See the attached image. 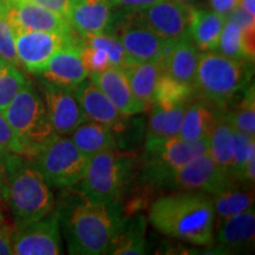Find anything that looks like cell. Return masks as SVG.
I'll list each match as a JSON object with an SVG mask.
<instances>
[{
  "instance_id": "cell-1",
  "label": "cell",
  "mask_w": 255,
  "mask_h": 255,
  "mask_svg": "<svg viewBox=\"0 0 255 255\" xmlns=\"http://www.w3.org/2000/svg\"><path fill=\"white\" fill-rule=\"evenodd\" d=\"M55 209L70 254H107L122 218L121 203L95 200L73 186L63 188Z\"/></svg>"
},
{
  "instance_id": "cell-33",
  "label": "cell",
  "mask_w": 255,
  "mask_h": 255,
  "mask_svg": "<svg viewBox=\"0 0 255 255\" xmlns=\"http://www.w3.org/2000/svg\"><path fill=\"white\" fill-rule=\"evenodd\" d=\"M79 38L87 45L102 47L107 51L110 59V65L114 68L124 69L130 63H132L121 41L111 34H92V36H79Z\"/></svg>"
},
{
  "instance_id": "cell-15",
  "label": "cell",
  "mask_w": 255,
  "mask_h": 255,
  "mask_svg": "<svg viewBox=\"0 0 255 255\" xmlns=\"http://www.w3.org/2000/svg\"><path fill=\"white\" fill-rule=\"evenodd\" d=\"M49 120L58 136L70 135L87 117L83 114L72 89L63 88L40 78Z\"/></svg>"
},
{
  "instance_id": "cell-17",
  "label": "cell",
  "mask_w": 255,
  "mask_h": 255,
  "mask_svg": "<svg viewBox=\"0 0 255 255\" xmlns=\"http://www.w3.org/2000/svg\"><path fill=\"white\" fill-rule=\"evenodd\" d=\"M117 9L105 0H73L68 21L78 36L110 34Z\"/></svg>"
},
{
  "instance_id": "cell-14",
  "label": "cell",
  "mask_w": 255,
  "mask_h": 255,
  "mask_svg": "<svg viewBox=\"0 0 255 255\" xmlns=\"http://www.w3.org/2000/svg\"><path fill=\"white\" fill-rule=\"evenodd\" d=\"M78 34L62 36L44 31H23L15 33V51L20 66L33 75H39L51 57Z\"/></svg>"
},
{
  "instance_id": "cell-44",
  "label": "cell",
  "mask_w": 255,
  "mask_h": 255,
  "mask_svg": "<svg viewBox=\"0 0 255 255\" xmlns=\"http://www.w3.org/2000/svg\"><path fill=\"white\" fill-rule=\"evenodd\" d=\"M5 184L4 178L0 174V220H4V203H5Z\"/></svg>"
},
{
  "instance_id": "cell-4",
  "label": "cell",
  "mask_w": 255,
  "mask_h": 255,
  "mask_svg": "<svg viewBox=\"0 0 255 255\" xmlns=\"http://www.w3.org/2000/svg\"><path fill=\"white\" fill-rule=\"evenodd\" d=\"M254 63L233 59L216 51L201 52L193 89L196 98L225 108L252 83Z\"/></svg>"
},
{
  "instance_id": "cell-21",
  "label": "cell",
  "mask_w": 255,
  "mask_h": 255,
  "mask_svg": "<svg viewBox=\"0 0 255 255\" xmlns=\"http://www.w3.org/2000/svg\"><path fill=\"white\" fill-rule=\"evenodd\" d=\"M222 111L223 107L221 105L203 98H193L184 110L182 124L177 136L187 141L208 139Z\"/></svg>"
},
{
  "instance_id": "cell-5",
  "label": "cell",
  "mask_w": 255,
  "mask_h": 255,
  "mask_svg": "<svg viewBox=\"0 0 255 255\" xmlns=\"http://www.w3.org/2000/svg\"><path fill=\"white\" fill-rule=\"evenodd\" d=\"M139 161L132 152L114 149L89 158L81 189L95 200L119 202L135 183Z\"/></svg>"
},
{
  "instance_id": "cell-30",
  "label": "cell",
  "mask_w": 255,
  "mask_h": 255,
  "mask_svg": "<svg viewBox=\"0 0 255 255\" xmlns=\"http://www.w3.org/2000/svg\"><path fill=\"white\" fill-rule=\"evenodd\" d=\"M229 107V105H227ZM225 117L233 129L255 136V90L254 83L252 82L245 91L239 96V101L231 107L223 108Z\"/></svg>"
},
{
  "instance_id": "cell-3",
  "label": "cell",
  "mask_w": 255,
  "mask_h": 255,
  "mask_svg": "<svg viewBox=\"0 0 255 255\" xmlns=\"http://www.w3.org/2000/svg\"><path fill=\"white\" fill-rule=\"evenodd\" d=\"M0 165L4 168L5 200L15 228L37 221L55 209V195L32 159L11 154L2 158Z\"/></svg>"
},
{
  "instance_id": "cell-29",
  "label": "cell",
  "mask_w": 255,
  "mask_h": 255,
  "mask_svg": "<svg viewBox=\"0 0 255 255\" xmlns=\"http://www.w3.org/2000/svg\"><path fill=\"white\" fill-rule=\"evenodd\" d=\"M233 142L234 129L226 120L223 110L208 138V154L220 167L228 170L229 173L233 159Z\"/></svg>"
},
{
  "instance_id": "cell-41",
  "label": "cell",
  "mask_w": 255,
  "mask_h": 255,
  "mask_svg": "<svg viewBox=\"0 0 255 255\" xmlns=\"http://www.w3.org/2000/svg\"><path fill=\"white\" fill-rule=\"evenodd\" d=\"M13 254L12 250V233L5 223V220H0V255Z\"/></svg>"
},
{
  "instance_id": "cell-6",
  "label": "cell",
  "mask_w": 255,
  "mask_h": 255,
  "mask_svg": "<svg viewBox=\"0 0 255 255\" xmlns=\"http://www.w3.org/2000/svg\"><path fill=\"white\" fill-rule=\"evenodd\" d=\"M4 115L23 146L24 156L30 159L58 136L50 123L45 102L28 81L8 104Z\"/></svg>"
},
{
  "instance_id": "cell-34",
  "label": "cell",
  "mask_w": 255,
  "mask_h": 255,
  "mask_svg": "<svg viewBox=\"0 0 255 255\" xmlns=\"http://www.w3.org/2000/svg\"><path fill=\"white\" fill-rule=\"evenodd\" d=\"M27 79L17 66L5 63L0 66V111L4 113Z\"/></svg>"
},
{
  "instance_id": "cell-8",
  "label": "cell",
  "mask_w": 255,
  "mask_h": 255,
  "mask_svg": "<svg viewBox=\"0 0 255 255\" xmlns=\"http://www.w3.org/2000/svg\"><path fill=\"white\" fill-rule=\"evenodd\" d=\"M32 161L47 184L59 189L81 183L89 163V158L75 145L72 139L64 136H57Z\"/></svg>"
},
{
  "instance_id": "cell-23",
  "label": "cell",
  "mask_w": 255,
  "mask_h": 255,
  "mask_svg": "<svg viewBox=\"0 0 255 255\" xmlns=\"http://www.w3.org/2000/svg\"><path fill=\"white\" fill-rule=\"evenodd\" d=\"M72 91L83 114L89 121L100 122L111 128L126 117L117 110L104 92L96 87L91 81L85 79L73 88Z\"/></svg>"
},
{
  "instance_id": "cell-18",
  "label": "cell",
  "mask_w": 255,
  "mask_h": 255,
  "mask_svg": "<svg viewBox=\"0 0 255 255\" xmlns=\"http://www.w3.org/2000/svg\"><path fill=\"white\" fill-rule=\"evenodd\" d=\"M38 76L44 81L68 89L76 88L85 81L89 72L81 57L79 36L57 51Z\"/></svg>"
},
{
  "instance_id": "cell-10",
  "label": "cell",
  "mask_w": 255,
  "mask_h": 255,
  "mask_svg": "<svg viewBox=\"0 0 255 255\" xmlns=\"http://www.w3.org/2000/svg\"><path fill=\"white\" fill-rule=\"evenodd\" d=\"M110 34L121 41L132 62L161 60L169 41L142 24L131 8H119Z\"/></svg>"
},
{
  "instance_id": "cell-42",
  "label": "cell",
  "mask_w": 255,
  "mask_h": 255,
  "mask_svg": "<svg viewBox=\"0 0 255 255\" xmlns=\"http://www.w3.org/2000/svg\"><path fill=\"white\" fill-rule=\"evenodd\" d=\"M105 1L116 8H142L161 0H105Z\"/></svg>"
},
{
  "instance_id": "cell-37",
  "label": "cell",
  "mask_w": 255,
  "mask_h": 255,
  "mask_svg": "<svg viewBox=\"0 0 255 255\" xmlns=\"http://www.w3.org/2000/svg\"><path fill=\"white\" fill-rule=\"evenodd\" d=\"M79 49H81L83 64L89 73L102 72L111 66L109 56L102 47L87 45L79 38Z\"/></svg>"
},
{
  "instance_id": "cell-32",
  "label": "cell",
  "mask_w": 255,
  "mask_h": 255,
  "mask_svg": "<svg viewBox=\"0 0 255 255\" xmlns=\"http://www.w3.org/2000/svg\"><path fill=\"white\" fill-rule=\"evenodd\" d=\"M194 97L195 96L191 85L183 84L163 72L156 85L154 103L161 107H174L177 104L189 103Z\"/></svg>"
},
{
  "instance_id": "cell-46",
  "label": "cell",
  "mask_w": 255,
  "mask_h": 255,
  "mask_svg": "<svg viewBox=\"0 0 255 255\" xmlns=\"http://www.w3.org/2000/svg\"><path fill=\"white\" fill-rule=\"evenodd\" d=\"M6 62H5V60L4 59H2L1 58V57H0V66H2V65H4V64H5Z\"/></svg>"
},
{
  "instance_id": "cell-12",
  "label": "cell",
  "mask_w": 255,
  "mask_h": 255,
  "mask_svg": "<svg viewBox=\"0 0 255 255\" xmlns=\"http://www.w3.org/2000/svg\"><path fill=\"white\" fill-rule=\"evenodd\" d=\"M0 8L11 23L14 33L23 31H44L62 36L76 33L68 19L32 0H0Z\"/></svg>"
},
{
  "instance_id": "cell-47",
  "label": "cell",
  "mask_w": 255,
  "mask_h": 255,
  "mask_svg": "<svg viewBox=\"0 0 255 255\" xmlns=\"http://www.w3.org/2000/svg\"><path fill=\"white\" fill-rule=\"evenodd\" d=\"M180 1H190V0H180Z\"/></svg>"
},
{
  "instance_id": "cell-43",
  "label": "cell",
  "mask_w": 255,
  "mask_h": 255,
  "mask_svg": "<svg viewBox=\"0 0 255 255\" xmlns=\"http://www.w3.org/2000/svg\"><path fill=\"white\" fill-rule=\"evenodd\" d=\"M239 1L240 0H209L212 9L223 15H227L232 9L237 7Z\"/></svg>"
},
{
  "instance_id": "cell-31",
  "label": "cell",
  "mask_w": 255,
  "mask_h": 255,
  "mask_svg": "<svg viewBox=\"0 0 255 255\" xmlns=\"http://www.w3.org/2000/svg\"><path fill=\"white\" fill-rule=\"evenodd\" d=\"M216 50H219L221 55L229 58L254 63L255 52L251 51L247 46L244 32L234 21L226 20Z\"/></svg>"
},
{
  "instance_id": "cell-25",
  "label": "cell",
  "mask_w": 255,
  "mask_h": 255,
  "mask_svg": "<svg viewBox=\"0 0 255 255\" xmlns=\"http://www.w3.org/2000/svg\"><path fill=\"white\" fill-rule=\"evenodd\" d=\"M254 187L235 181L231 186L210 195L215 214V227L232 216L254 207Z\"/></svg>"
},
{
  "instance_id": "cell-45",
  "label": "cell",
  "mask_w": 255,
  "mask_h": 255,
  "mask_svg": "<svg viewBox=\"0 0 255 255\" xmlns=\"http://www.w3.org/2000/svg\"><path fill=\"white\" fill-rule=\"evenodd\" d=\"M239 5L248 13L255 15V0H240Z\"/></svg>"
},
{
  "instance_id": "cell-7",
  "label": "cell",
  "mask_w": 255,
  "mask_h": 255,
  "mask_svg": "<svg viewBox=\"0 0 255 255\" xmlns=\"http://www.w3.org/2000/svg\"><path fill=\"white\" fill-rule=\"evenodd\" d=\"M207 151L208 139L187 141L180 136L145 137L138 178L158 189L174 170Z\"/></svg>"
},
{
  "instance_id": "cell-20",
  "label": "cell",
  "mask_w": 255,
  "mask_h": 255,
  "mask_svg": "<svg viewBox=\"0 0 255 255\" xmlns=\"http://www.w3.org/2000/svg\"><path fill=\"white\" fill-rule=\"evenodd\" d=\"M200 52L190 37L169 40L161 62L164 73L176 81L193 87Z\"/></svg>"
},
{
  "instance_id": "cell-36",
  "label": "cell",
  "mask_w": 255,
  "mask_h": 255,
  "mask_svg": "<svg viewBox=\"0 0 255 255\" xmlns=\"http://www.w3.org/2000/svg\"><path fill=\"white\" fill-rule=\"evenodd\" d=\"M0 57L6 63L19 68L17 51H15V33L11 23L0 8Z\"/></svg>"
},
{
  "instance_id": "cell-38",
  "label": "cell",
  "mask_w": 255,
  "mask_h": 255,
  "mask_svg": "<svg viewBox=\"0 0 255 255\" xmlns=\"http://www.w3.org/2000/svg\"><path fill=\"white\" fill-rule=\"evenodd\" d=\"M11 154H18L24 156V149L17 136L6 120L5 115L0 111V162L5 156Z\"/></svg>"
},
{
  "instance_id": "cell-9",
  "label": "cell",
  "mask_w": 255,
  "mask_h": 255,
  "mask_svg": "<svg viewBox=\"0 0 255 255\" xmlns=\"http://www.w3.org/2000/svg\"><path fill=\"white\" fill-rule=\"evenodd\" d=\"M235 181L232 174L220 167L207 151L174 170L165 178L162 188L214 195Z\"/></svg>"
},
{
  "instance_id": "cell-16",
  "label": "cell",
  "mask_w": 255,
  "mask_h": 255,
  "mask_svg": "<svg viewBox=\"0 0 255 255\" xmlns=\"http://www.w3.org/2000/svg\"><path fill=\"white\" fill-rule=\"evenodd\" d=\"M255 240L254 207L229 218L216 226L213 244L209 251L219 254H234L250 252Z\"/></svg>"
},
{
  "instance_id": "cell-13",
  "label": "cell",
  "mask_w": 255,
  "mask_h": 255,
  "mask_svg": "<svg viewBox=\"0 0 255 255\" xmlns=\"http://www.w3.org/2000/svg\"><path fill=\"white\" fill-rule=\"evenodd\" d=\"M12 250L15 255L62 254V235L56 209L37 221L17 228L12 235Z\"/></svg>"
},
{
  "instance_id": "cell-24",
  "label": "cell",
  "mask_w": 255,
  "mask_h": 255,
  "mask_svg": "<svg viewBox=\"0 0 255 255\" xmlns=\"http://www.w3.org/2000/svg\"><path fill=\"white\" fill-rule=\"evenodd\" d=\"M226 23V15L214 9L191 7L189 34L199 50L216 51L222 28Z\"/></svg>"
},
{
  "instance_id": "cell-27",
  "label": "cell",
  "mask_w": 255,
  "mask_h": 255,
  "mask_svg": "<svg viewBox=\"0 0 255 255\" xmlns=\"http://www.w3.org/2000/svg\"><path fill=\"white\" fill-rule=\"evenodd\" d=\"M122 70L133 94L148 107L154 103L156 85L164 72L161 60L132 62Z\"/></svg>"
},
{
  "instance_id": "cell-11",
  "label": "cell",
  "mask_w": 255,
  "mask_h": 255,
  "mask_svg": "<svg viewBox=\"0 0 255 255\" xmlns=\"http://www.w3.org/2000/svg\"><path fill=\"white\" fill-rule=\"evenodd\" d=\"M191 7L180 0H161L142 8H131L135 17L165 40L190 37Z\"/></svg>"
},
{
  "instance_id": "cell-40",
  "label": "cell",
  "mask_w": 255,
  "mask_h": 255,
  "mask_svg": "<svg viewBox=\"0 0 255 255\" xmlns=\"http://www.w3.org/2000/svg\"><path fill=\"white\" fill-rule=\"evenodd\" d=\"M32 1L37 2V4L44 6V7L49 8L51 11L56 12V13L68 19L69 9L71 7L73 0H32Z\"/></svg>"
},
{
  "instance_id": "cell-35",
  "label": "cell",
  "mask_w": 255,
  "mask_h": 255,
  "mask_svg": "<svg viewBox=\"0 0 255 255\" xmlns=\"http://www.w3.org/2000/svg\"><path fill=\"white\" fill-rule=\"evenodd\" d=\"M255 144V137L234 129V142H233V159L231 165V174L239 182L246 163L252 145Z\"/></svg>"
},
{
  "instance_id": "cell-28",
  "label": "cell",
  "mask_w": 255,
  "mask_h": 255,
  "mask_svg": "<svg viewBox=\"0 0 255 255\" xmlns=\"http://www.w3.org/2000/svg\"><path fill=\"white\" fill-rule=\"evenodd\" d=\"M187 105L188 103L177 104L174 107L151 104L150 115L145 126V137L163 138L177 136Z\"/></svg>"
},
{
  "instance_id": "cell-2",
  "label": "cell",
  "mask_w": 255,
  "mask_h": 255,
  "mask_svg": "<svg viewBox=\"0 0 255 255\" xmlns=\"http://www.w3.org/2000/svg\"><path fill=\"white\" fill-rule=\"evenodd\" d=\"M148 221L167 237L195 246H210L215 232V214L208 194L177 191L155 199Z\"/></svg>"
},
{
  "instance_id": "cell-39",
  "label": "cell",
  "mask_w": 255,
  "mask_h": 255,
  "mask_svg": "<svg viewBox=\"0 0 255 255\" xmlns=\"http://www.w3.org/2000/svg\"><path fill=\"white\" fill-rule=\"evenodd\" d=\"M226 20L234 21L235 24L240 26L242 32H244L247 46L250 47L251 51L255 52V15L248 13L240 5H238L226 15Z\"/></svg>"
},
{
  "instance_id": "cell-26",
  "label": "cell",
  "mask_w": 255,
  "mask_h": 255,
  "mask_svg": "<svg viewBox=\"0 0 255 255\" xmlns=\"http://www.w3.org/2000/svg\"><path fill=\"white\" fill-rule=\"evenodd\" d=\"M70 135L75 145L88 158L98 152L117 149V141L113 129L95 121H85Z\"/></svg>"
},
{
  "instance_id": "cell-19",
  "label": "cell",
  "mask_w": 255,
  "mask_h": 255,
  "mask_svg": "<svg viewBox=\"0 0 255 255\" xmlns=\"http://www.w3.org/2000/svg\"><path fill=\"white\" fill-rule=\"evenodd\" d=\"M89 76L90 81L104 92L124 116H136L148 108L133 94L122 69L110 66L102 72L89 73Z\"/></svg>"
},
{
  "instance_id": "cell-22",
  "label": "cell",
  "mask_w": 255,
  "mask_h": 255,
  "mask_svg": "<svg viewBox=\"0 0 255 255\" xmlns=\"http://www.w3.org/2000/svg\"><path fill=\"white\" fill-rule=\"evenodd\" d=\"M146 225L148 219L143 213L122 215L111 237L107 254L142 255L146 253Z\"/></svg>"
}]
</instances>
